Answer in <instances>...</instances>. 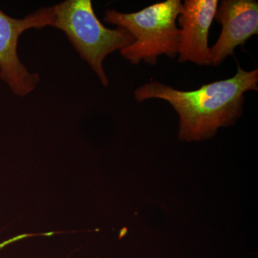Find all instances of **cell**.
I'll return each mask as SVG.
<instances>
[{
  "mask_svg": "<svg viewBox=\"0 0 258 258\" xmlns=\"http://www.w3.org/2000/svg\"><path fill=\"white\" fill-rule=\"evenodd\" d=\"M251 91H258V69L244 71L237 64L233 77L195 91L152 81L136 89L134 98L140 103L152 98L168 102L179 115V140L201 142L215 137L221 127L235 124L243 115L244 93Z\"/></svg>",
  "mask_w": 258,
  "mask_h": 258,
  "instance_id": "1",
  "label": "cell"
},
{
  "mask_svg": "<svg viewBox=\"0 0 258 258\" xmlns=\"http://www.w3.org/2000/svg\"><path fill=\"white\" fill-rule=\"evenodd\" d=\"M180 0H166L132 13L106 10L103 20L126 29L135 41L120 51L131 63L142 61L154 66L158 57L165 55L175 58L179 51L180 30L176 21L181 10Z\"/></svg>",
  "mask_w": 258,
  "mask_h": 258,
  "instance_id": "2",
  "label": "cell"
},
{
  "mask_svg": "<svg viewBox=\"0 0 258 258\" xmlns=\"http://www.w3.org/2000/svg\"><path fill=\"white\" fill-rule=\"evenodd\" d=\"M52 27L63 31L75 50L93 70L104 87L109 85L103 62L116 50L132 45L135 38L126 29L107 28L93 10L91 0H66L54 5Z\"/></svg>",
  "mask_w": 258,
  "mask_h": 258,
  "instance_id": "3",
  "label": "cell"
},
{
  "mask_svg": "<svg viewBox=\"0 0 258 258\" xmlns=\"http://www.w3.org/2000/svg\"><path fill=\"white\" fill-rule=\"evenodd\" d=\"M53 20V6L40 8L22 19L11 18L0 9V79L16 96H28L40 80L39 74L30 73L19 58V38L29 29L52 26Z\"/></svg>",
  "mask_w": 258,
  "mask_h": 258,
  "instance_id": "4",
  "label": "cell"
},
{
  "mask_svg": "<svg viewBox=\"0 0 258 258\" xmlns=\"http://www.w3.org/2000/svg\"><path fill=\"white\" fill-rule=\"evenodd\" d=\"M222 30L216 43L210 49V64H222L235 55L236 47H243L248 39L258 34V3L255 0H222L215 18Z\"/></svg>",
  "mask_w": 258,
  "mask_h": 258,
  "instance_id": "5",
  "label": "cell"
},
{
  "mask_svg": "<svg viewBox=\"0 0 258 258\" xmlns=\"http://www.w3.org/2000/svg\"><path fill=\"white\" fill-rule=\"evenodd\" d=\"M217 0H185L178 16L180 38L178 62L210 66L208 36L215 18Z\"/></svg>",
  "mask_w": 258,
  "mask_h": 258,
  "instance_id": "6",
  "label": "cell"
}]
</instances>
